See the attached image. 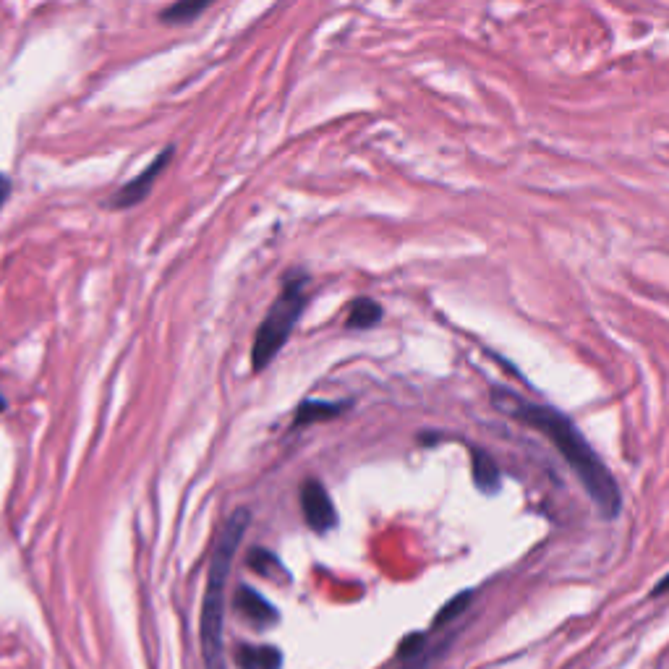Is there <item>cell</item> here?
<instances>
[{"label": "cell", "mask_w": 669, "mask_h": 669, "mask_svg": "<svg viewBox=\"0 0 669 669\" xmlns=\"http://www.w3.org/2000/svg\"><path fill=\"white\" fill-rule=\"evenodd\" d=\"M492 403L497 411L531 426V429L541 432L555 445V450L573 468V474L578 476V481L583 484V489H586V494L591 497V502H594L602 518H617L620 515L622 494L615 476L607 468V463L591 450L586 437L578 432V426L565 413H560L552 406H544V403H531V400H526L518 392L507 390V387H494Z\"/></svg>", "instance_id": "cell-1"}, {"label": "cell", "mask_w": 669, "mask_h": 669, "mask_svg": "<svg viewBox=\"0 0 669 669\" xmlns=\"http://www.w3.org/2000/svg\"><path fill=\"white\" fill-rule=\"evenodd\" d=\"M251 523V513L246 507H238L236 513H230L228 523L223 526L220 536L215 541L210 560V573H207V591L202 602V620H199V633H202V654L204 669H228V656H225V604H228V581L233 560L238 555V547L244 541L246 528Z\"/></svg>", "instance_id": "cell-2"}, {"label": "cell", "mask_w": 669, "mask_h": 669, "mask_svg": "<svg viewBox=\"0 0 669 669\" xmlns=\"http://www.w3.org/2000/svg\"><path fill=\"white\" fill-rule=\"evenodd\" d=\"M306 283H309V278H306L304 272H291L280 296L275 298V304L270 306L267 317L262 319L257 338H254V348H251L254 372H262L264 366L283 351V345L291 338L293 327H296V322L306 309Z\"/></svg>", "instance_id": "cell-3"}, {"label": "cell", "mask_w": 669, "mask_h": 669, "mask_svg": "<svg viewBox=\"0 0 669 669\" xmlns=\"http://www.w3.org/2000/svg\"><path fill=\"white\" fill-rule=\"evenodd\" d=\"M170 160H173V147L163 149V152H160V155H157L155 160L134 178V181H129L126 186H121V189L115 191V196L110 199V207H113V210H129V207H136L139 202H144L149 191H152V186H155L157 178L163 176L165 168L170 165Z\"/></svg>", "instance_id": "cell-4"}, {"label": "cell", "mask_w": 669, "mask_h": 669, "mask_svg": "<svg viewBox=\"0 0 669 669\" xmlns=\"http://www.w3.org/2000/svg\"><path fill=\"white\" fill-rule=\"evenodd\" d=\"M301 510H304L309 528H314L317 534H327V531L338 526V510L332 505L330 494H327L322 481H304V487H301Z\"/></svg>", "instance_id": "cell-5"}, {"label": "cell", "mask_w": 669, "mask_h": 669, "mask_svg": "<svg viewBox=\"0 0 669 669\" xmlns=\"http://www.w3.org/2000/svg\"><path fill=\"white\" fill-rule=\"evenodd\" d=\"M236 612L249 622L251 628L257 630H267L272 625H278L280 612L272 607L267 599H264L259 591L249 586H238L236 588Z\"/></svg>", "instance_id": "cell-6"}, {"label": "cell", "mask_w": 669, "mask_h": 669, "mask_svg": "<svg viewBox=\"0 0 669 669\" xmlns=\"http://www.w3.org/2000/svg\"><path fill=\"white\" fill-rule=\"evenodd\" d=\"M471 474H474V484L479 492L484 494L500 492L502 487L500 466H497V460H494L487 450L471 447Z\"/></svg>", "instance_id": "cell-7"}, {"label": "cell", "mask_w": 669, "mask_h": 669, "mask_svg": "<svg viewBox=\"0 0 669 669\" xmlns=\"http://www.w3.org/2000/svg\"><path fill=\"white\" fill-rule=\"evenodd\" d=\"M236 664L241 669H280L283 667V651L278 646H254V643H241L233 654Z\"/></svg>", "instance_id": "cell-8"}, {"label": "cell", "mask_w": 669, "mask_h": 669, "mask_svg": "<svg viewBox=\"0 0 669 669\" xmlns=\"http://www.w3.org/2000/svg\"><path fill=\"white\" fill-rule=\"evenodd\" d=\"M348 408V403H335V400H304L296 411V421L293 426L301 429L306 424H317V421L335 419Z\"/></svg>", "instance_id": "cell-9"}, {"label": "cell", "mask_w": 669, "mask_h": 669, "mask_svg": "<svg viewBox=\"0 0 669 669\" xmlns=\"http://www.w3.org/2000/svg\"><path fill=\"white\" fill-rule=\"evenodd\" d=\"M246 565H249V568L254 570L257 575H262V578H275V581H285V575H288V570H285V565L280 562V557L275 555V552H270V549H264V547L251 549L249 557H246Z\"/></svg>", "instance_id": "cell-10"}, {"label": "cell", "mask_w": 669, "mask_h": 669, "mask_svg": "<svg viewBox=\"0 0 669 669\" xmlns=\"http://www.w3.org/2000/svg\"><path fill=\"white\" fill-rule=\"evenodd\" d=\"M210 6L212 0H176L173 6L160 11V21H165V24H186V21H194L196 16H202Z\"/></svg>", "instance_id": "cell-11"}, {"label": "cell", "mask_w": 669, "mask_h": 669, "mask_svg": "<svg viewBox=\"0 0 669 669\" xmlns=\"http://www.w3.org/2000/svg\"><path fill=\"white\" fill-rule=\"evenodd\" d=\"M382 319V306L372 298H356L351 304V314H348V327L353 330H369Z\"/></svg>", "instance_id": "cell-12"}, {"label": "cell", "mask_w": 669, "mask_h": 669, "mask_svg": "<svg viewBox=\"0 0 669 669\" xmlns=\"http://www.w3.org/2000/svg\"><path fill=\"white\" fill-rule=\"evenodd\" d=\"M468 604H471V591H463V594L453 596V599H450V602H447L445 607L437 612V620H434V625H445V622L460 617L468 609Z\"/></svg>", "instance_id": "cell-13"}, {"label": "cell", "mask_w": 669, "mask_h": 669, "mask_svg": "<svg viewBox=\"0 0 669 669\" xmlns=\"http://www.w3.org/2000/svg\"><path fill=\"white\" fill-rule=\"evenodd\" d=\"M8 194H11V181L6 176H0V207L6 204Z\"/></svg>", "instance_id": "cell-14"}, {"label": "cell", "mask_w": 669, "mask_h": 669, "mask_svg": "<svg viewBox=\"0 0 669 669\" xmlns=\"http://www.w3.org/2000/svg\"><path fill=\"white\" fill-rule=\"evenodd\" d=\"M6 408H8V400L3 398V392H0V413L6 411Z\"/></svg>", "instance_id": "cell-15"}]
</instances>
